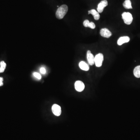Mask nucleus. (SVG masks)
Wrapping results in <instances>:
<instances>
[{
  "label": "nucleus",
  "mask_w": 140,
  "mask_h": 140,
  "mask_svg": "<svg viewBox=\"0 0 140 140\" xmlns=\"http://www.w3.org/2000/svg\"><path fill=\"white\" fill-rule=\"evenodd\" d=\"M68 11V7L66 5H62L57 9L56 13V16L58 19L63 18Z\"/></svg>",
  "instance_id": "1"
},
{
  "label": "nucleus",
  "mask_w": 140,
  "mask_h": 140,
  "mask_svg": "<svg viewBox=\"0 0 140 140\" xmlns=\"http://www.w3.org/2000/svg\"><path fill=\"white\" fill-rule=\"evenodd\" d=\"M122 18L124 23L127 25L131 24L133 21L132 15L129 12H124L122 15Z\"/></svg>",
  "instance_id": "2"
},
{
  "label": "nucleus",
  "mask_w": 140,
  "mask_h": 140,
  "mask_svg": "<svg viewBox=\"0 0 140 140\" xmlns=\"http://www.w3.org/2000/svg\"><path fill=\"white\" fill-rule=\"evenodd\" d=\"M104 61V55L102 53H98L95 57V63L97 67H101Z\"/></svg>",
  "instance_id": "3"
},
{
  "label": "nucleus",
  "mask_w": 140,
  "mask_h": 140,
  "mask_svg": "<svg viewBox=\"0 0 140 140\" xmlns=\"http://www.w3.org/2000/svg\"><path fill=\"white\" fill-rule=\"evenodd\" d=\"M108 5V2L107 0L102 1L98 5L97 10L98 13H102L104 11V8Z\"/></svg>",
  "instance_id": "4"
},
{
  "label": "nucleus",
  "mask_w": 140,
  "mask_h": 140,
  "mask_svg": "<svg viewBox=\"0 0 140 140\" xmlns=\"http://www.w3.org/2000/svg\"><path fill=\"white\" fill-rule=\"evenodd\" d=\"M75 88L77 91L79 92H82L85 88V84L82 81H77L75 83Z\"/></svg>",
  "instance_id": "5"
},
{
  "label": "nucleus",
  "mask_w": 140,
  "mask_h": 140,
  "mask_svg": "<svg viewBox=\"0 0 140 140\" xmlns=\"http://www.w3.org/2000/svg\"><path fill=\"white\" fill-rule=\"evenodd\" d=\"M52 111L53 113L56 116H59L61 114V107L57 104L53 105L52 107Z\"/></svg>",
  "instance_id": "6"
},
{
  "label": "nucleus",
  "mask_w": 140,
  "mask_h": 140,
  "mask_svg": "<svg viewBox=\"0 0 140 140\" xmlns=\"http://www.w3.org/2000/svg\"><path fill=\"white\" fill-rule=\"evenodd\" d=\"M87 59L89 65H93L95 64V57L89 50L87 52Z\"/></svg>",
  "instance_id": "7"
},
{
  "label": "nucleus",
  "mask_w": 140,
  "mask_h": 140,
  "mask_svg": "<svg viewBox=\"0 0 140 140\" xmlns=\"http://www.w3.org/2000/svg\"><path fill=\"white\" fill-rule=\"evenodd\" d=\"M100 34L103 37L109 38L112 36V33L106 28H102L100 31Z\"/></svg>",
  "instance_id": "8"
},
{
  "label": "nucleus",
  "mask_w": 140,
  "mask_h": 140,
  "mask_svg": "<svg viewBox=\"0 0 140 140\" xmlns=\"http://www.w3.org/2000/svg\"><path fill=\"white\" fill-rule=\"evenodd\" d=\"M130 40V38L129 37L123 36L121 37L118 41L117 43L118 45L121 46L125 43H128Z\"/></svg>",
  "instance_id": "9"
},
{
  "label": "nucleus",
  "mask_w": 140,
  "mask_h": 140,
  "mask_svg": "<svg viewBox=\"0 0 140 140\" xmlns=\"http://www.w3.org/2000/svg\"><path fill=\"white\" fill-rule=\"evenodd\" d=\"M88 14H92L95 20H98L100 19V15L98 11L94 9H92L88 11Z\"/></svg>",
  "instance_id": "10"
},
{
  "label": "nucleus",
  "mask_w": 140,
  "mask_h": 140,
  "mask_svg": "<svg viewBox=\"0 0 140 140\" xmlns=\"http://www.w3.org/2000/svg\"><path fill=\"white\" fill-rule=\"evenodd\" d=\"M83 25L86 27H89L92 29H95V23L93 22H89L88 20H85L83 22Z\"/></svg>",
  "instance_id": "11"
},
{
  "label": "nucleus",
  "mask_w": 140,
  "mask_h": 140,
  "mask_svg": "<svg viewBox=\"0 0 140 140\" xmlns=\"http://www.w3.org/2000/svg\"><path fill=\"white\" fill-rule=\"evenodd\" d=\"M79 67L81 69L85 71H88L89 70V66L88 64L84 61H81L79 63Z\"/></svg>",
  "instance_id": "12"
},
{
  "label": "nucleus",
  "mask_w": 140,
  "mask_h": 140,
  "mask_svg": "<svg viewBox=\"0 0 140 140\" xmlns=\"http://www.w3.org/2000/svg\"><path fill=\"white\" fill-rule=\"evenodd\" d=\"M123 6L125 9H132L131 2V0H125L123 3Z\"/></svg>",
  "instance_id": "13"
},
{
  "label": "nucleus",
  "mask_w": 140,
  "mask_h": 140,
  "mask_svg": "<svg viewBox=\"0 0 140 140\" xmlns=\"http://www.w3.org/2000/svg\"><path fill=\"white\" fill-rule=\"evenodd\" d=\"M134 74L137 78H140V65L137 66L134 70Z\"/></svg>",
  "instance_id": "14"
},
{
  "label": "nucleus",
  "mask_w": 140,
  "mask_h": 140,
  "mask_svg": "<svg viewBox=\"0 0 140 140\" xmlns=\"http://www.w3.org/2000/svg\"><path fill=\"white\" fill-rule=\"evenodd\" d=\"M1 67H0V73H3L6 68V64L4 61H1L0 63Z\"/></svg>",
  "instance_id": "15"
},
{
  "label": "nucleus",
  "mask_w": 140,
  "mask_h": 140,
  "mask_svg": "<svg viewBox=\"0 0 140 140\" xmlns=\"http://www.w3.org/2000/svg\"><path fill=\"white\" fill-rule=\"evenodd\" d=\"M33 75L36 78H37L39 79H41V76L39 74L37 73H34L33 74Z\"/></svg>",
  "instance_id": "16"
},
{
  "label": "nucleus",
  "mask_w": 140,
  "mask_h": 140,
  "mask_svg": "<svg viewBox=\"0 0 140 140\" xmlns=\"http://www.w3.org/2000/svg\"><path fill=\"white\" fill-rule=\"evenodd\" d=\"M40 71L41 73L43 74H45L46 73V70L44 68L42 67L40 68Z\"/></svg>",
  "instance_id": "17"
},
{
  "label": "nucleus",
  "mask_w": 140,
  "mask_h": 140,
  "mask_svg": "<svg viewBox=\"0 0 140 140\" xmlns=\"http://www.w3.org/2000/svg\"><path fill=\"white\" fill-rule=\"evenodd\" d=\"M3 78L2 77H0V86L3 85Z\"/></svg>",
  "instance_id": "18"
}]
</instances>
